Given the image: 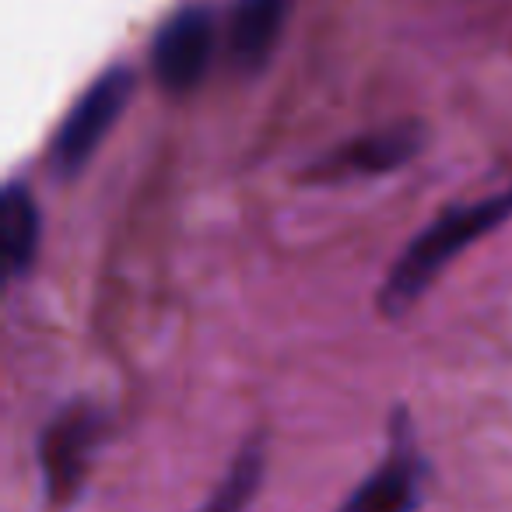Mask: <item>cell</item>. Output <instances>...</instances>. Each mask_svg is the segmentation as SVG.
Here are the masks:
<instances>
[{"label":"cell","mask_w":512,"mask_h":512,"mask_svg":"<svg viewBox=\"0 0 512 512\" xmlns=\"http://www.w3.org/2000/svg\"><path fill=\"white\" fill-rule=\"evenodd\" d=\"M512 218V186L498 193H488L481 200L470 204L446 207L432 225H425L411 242L404 246V253L393 260L390 274L379 285V313L386 320H400L407 309H414L421 302V295L435 285L442 271L453 264L463 249H470L477 239H484L488 232H495L498 225Z\"/></svg>","instance_id":"cell-1"},{"label":"cell","mask_w":512,"mask_h":512,"mask_svg":"<svg viewBox=\"0 0 512 512\" xmlns=\"http://www.w3.org/2000/svg\"><path fill=\"white\" fill-rule=\"evenodd\" d=\"M102 439H106V414L88 400L60 407L43 425L36 460L50 509H67L71 502H78Z\"/></svg>","instance_id":"cell-2"},{"label":"cell","mask_w":512,"mask_h":512,"mask_svg":"<svg viewBox=\"0 0 512 512\" xmlns=\"http://www.w3.org/2000/svg\"><path fill=\"white\" fill-rule=\"evenodd\" d=\"M130 95H134V71L130 67H109L106 74H99L88 85V92L74 102L71 113L60 123L57 137H53V176L71 183V179H78L92 165L95 151L102 148L109 130L120 123L123 109L130 106Z\"/></svg>","instance_id":"cell-3"},{"label":"cell","mask_w":512,"mask_h":512,"mask_svg":"<svg viewBox=\"0 0 512 512\" xmlns=\"http://www.w3.org/2000/svg\"><path fill=\"white\" fill-rule=\"evenodd\" d=\"M425 498V456L404 411L393 414L390 442L376 467L341 502L337 512H418Z\"/></svg>","instance_id":"cell-4"},{"label":"cell","mask_w":512,"mask_h":512,"mask_svg":"<svg viewBox=\"0 0 512 512\" xmlns=\"http://www.w3.org/2000/svg\"><path fill=\"white\" fill-rule=\"evenodd\" d=\"M214 57V15L204 4L183 8L158 29L151 43L155 81L172 95H186L204 81Z\"/></svg>","instance_id":"cell-5"},{"label":"cell","mask_w":512,"mask_h":512,"mask_svg":"<svg viewBox=\"0 0 512 512\" xmlns=\"http://www.w3.org/2000/svg\"><path fill=\"white\" fill-rule=\"evenodd\" d=\"M421 148V130L418 127H386L376 134L355 137V141L341 144L330 155L309 169L313 179L323 183H337V179H362V176H383L400 165H407Z\"/></svg>","instance_id":"cell-6"},{"label":"cell","mask_w":512,"mask_h":512,"mask_svg":"<svg viewBox=\"0 0 512 512\" xmlns=\"http://www.w3.org/2000/svg\"><path fill=\"white\" fill-rule=\"evenodd\" d=\"M39 235H43V221H39L36 197L25 183L11 179L0 193V256H4L8 281L29 274V267L36 264Z\"/></svg>","instance_id":"cell-7"},{"label":"cell","mask_w":512,"mask_h":512,"mask_svg":"<svg viewBox=\"0 0 512 512\" xmlns=\"http://www.w3.org/2000/svg\"><path fill=\"white\" fill-rule=\"evenodd\" d=\"M285 8L288 0H239L232 15V32H228V50L242 74L260 71L271 60L281 22H285Z\"/></svg>","instance_id":"cell-8"},{"label":"cell","mask_w":512,"mask_h":512,"mask_svg":"<svg viewBox=\"0 0 512 512\" xmlns=\"http://www.w3.org/2000/svg\"><path fill=\"white\" fill-rule=\"evenodd\" d=\"M267 474V442L260 435H249L242 449L232 456L221 481L211 488V495L200 502L197 512H246L253 498L260 495V484Z\"/></svg>","instance_id":"cell-9"}]
</instances>
